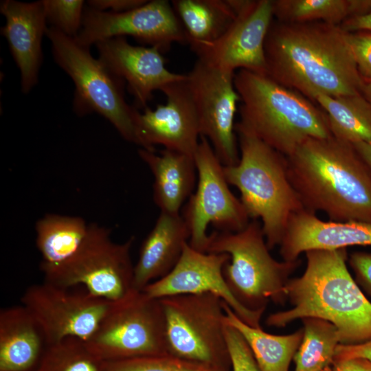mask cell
<instances>
[{
  "instance_id": "cell-10",
  "label": "cell",
  "mask_w": 371,
  "mask_h": 371,
  "mask_svg": "<svg viewBox=\"0 0 371 371\" xmlns=\"http://www.w3.org/2000/svg\"><path fill=\"white\" fill-rule=\"evenodd\" d=\"M85 343L102 361L168 353L164 314L159 299L135 291L114 302Z\"/></svg>"
},
{
  "instance_id": "cell-42",
  "label": "cell",
  "mask_w": 371,
  "mask_h": 371,
  "mask_svg": "<svg viewBox=\"0 0 371 371\" xmlns=\"http://www.w3.org/2000/svg\"><path fill=\"white\" fill-rule=\"evenodd\" d=\"M323 371H333L331 366L326 368Z\"/></svg>"
},
{
  "instance_id": "cell-9",
  "label": "cell",
  "mask_w": 371,
  "mask_h": 371,
  "mask_svg": "<svg viewBox=\"0 0 371 371\" xmlns=\"http://www.w3.org/2000/svg\"><path fill=\"white\" fill-rule=\"evenodd\" d=\"M168 353L231 370L223 301L212 293L159 299Z\"/></svg>"
},
{
  "instance_id": "cell-24",
  "label": "cell",
  "mask_w": 371,
  "mask_h": 371,
  "mask_svg": "<svg viewBox=\"0 0 371 371\" xmlns=\"http://www.w3.org/2000/svg\"><path fill=\"white\" fill-rule=\"evenodd\" d=\"M190 48L216 41L236 17L229 0L171 1Z\"/></svg>"
},
{
  "instance_id": "cell-11",
  "label": "cell",
  "mask_w": 371,
  "mask_h": 371,
  "mask_svg": "<svg viewBox=\"0 0 371 371\" xmlns=\"http://www.w3.org/2000/svg\"><path fill=\"white\" fill-rule=\"evenodd\" d=\"M198 176L196 189L181 214L190 232L189 245L205 252L210 225L217 231L237 232L247 227L249 217L240 199L229 188L223 165L210 143L201 136L194 155Z\"/></svg>"
},
{
  "instance_id": "cell-16",
  "label": "cell",
  "mask_w": 371,
  "mask_h": 371,
  "mask_svg": "<svg viewBox=\"0 0 371 371\" xmlns=\"http://www.w3.org/2000/svg\"><path fill=\"white\" fill-rule=\"evenodd\" d=\"M229 259L227 254L199 251L188 243L174 269L164 277L147 285L142 291L155 299L181 294L212 293L226 303L243 322L260 328V322L264 312L251 311L242 306L227 286L223 267Z\"/></svg>"
},
{
  "instance_id": "cell-14",
  "label": "cell",
  "mask_w": 371,
  "mask_h": 371,
  "mask_svg": "<svg viewBox=\"0 0 371 371\" xmlns=\"http://www.w3.org/2000/svg\"><path fill=\"white\" fill-rule=\"evenodd\" d=\"M130 36L142 43L168 52L173 43L188 44L183 26L171 2L146 1L124 12L100 11L91 8L84 10L82 27L76 39L90 47L99 41Z\"/></svg>"
},
{
  "instance_id": "cell-3",
  "label": "cell",
  "mask_w": 371,
  "mask_h": 371,
  "mask_svg": "<svg viewBox=\"0 0 371 371\" xmlns=\"http://www.w3.org/2000/svg\"><path fill=\"white\" fill-rule=\"evenodd\" d=\"M306 267L290 278L285 291L292 308L270 314L269 326L284 327L296 319L316 317L336 326L340 344L371 340V302L350 275L346 248L305 252Z\"/></svg>"
},
{
  "instance_id": "cell-27",
  "label": "cell",
  "mask_w": 371,
  "mask_h": 371,
  "mask_svg": "<svg viewBox=\"0 0 371 371\" xmlns=\"http://www.w3.org/2000/svg\"><path fill=\"white\" fill-rule=\"evenodd\" d=\"M89 224L81 217L47 214L36 223L41 264L52 265L70 258L85 240Z\"/></svg>"
},
{
  "instance_id": "cell-31",
  "label": "cell",
  "mask_w": 371,
  "mask_h": 371,
  "mask_svg": "<svg viewBox=\"0 0 371 371\" xmlns=\"http://www.w3.org/2000/svg\"><path fill=\"white\" fill-rule=\"evenodd\" d=\"M102 371H231L166 353L120 361H103Z\"/></svg>"
},
{
  "instance_id": "cell-34",
  "label": "cell",
  "mask_w": 371,
  "mask_h": 371,
  "mask_svg": "<svg viewBox=\"0 0 371 371\" xmlns=\"http://www.w3.org/2000/svg\"><path fill=\"white\" fill-rule=\"evenodd\" d=\"M347 36L361 75L363 78H371V32H348Z\"/></svg>"
},
{
  "instance_id": "cell-32",
  "label": "cell",
  "mask_w": 371,
  "mask_h": 371,
  "mask_svg": "<svg viewBox=\"0 0 371 371\" xmlns=\"http://www.w3.org/2000/svg\"><path fill=\"white\" fill-rule=\"evenodd\" d=\"M47 21L63 34L76 37L82 24V0H42Z\"/></svg>"
},
{
  "instance_id": "cell-36",
  "label": "cell",
  "mask_w": 371,
  "mask_h": 371,
  "mask_svg": "<svg viewBox=\"0 0 371 371\" xmlns=\"http://www.w3.org/2000/svg\"><path fill=\"white\" fill-rule=\"evenodd\" d=\"M363 358L371 361V340L355 345L339 344L335 350L334 360Z\"/></svg>"
},
{
  "instance_id": "cell-22",
  "label": "cell",
  "mask_w": 371,
  "mask_h": 371,
  "mask_svg": "<svg viewBox=\"0 0 371 371\" xmlns=\"http://www.w3.org/2000/svg\"><path fill=\"white\" fill-rule=\"evenodd\" d=\"M38 325L21 304L0 311V371L36 369L46 347Z\"/></svg>"
},
{
  "instance_id": "cell-20",
  "label": "cell",
  "mask_w": 371,
  "mask_h": 371,
  "mask_svg": "<svg viewBox=\"0 0 371 371\" xmlns=\"http://www.w3.org/2000/svg\"><path fill=\"white\" fill-rule=\"evenodd\" d=\"M356 245L371 246V223L325 221L315 213L303 210L290 219L280 244V253L283 260L292 262L309 250Z\"/></svg>"
},
{
  "instance_id": "cell-7",
  "label": "cell",
  "mask_w": 371,
  "mask_h": 371,
  "mask_svg": "<svg viewBox=\"0 0 371 371\" xmlns=\"http://www.w3.org/2000/svg\"><path fill=\"white\" fill-rule=\"evenodd\" d=\"M54 58L75 85L74 107L79 115L97 113L106 119L126 141L142 147L138 128L140 112L126 102L124 82L114 75L89 47L54 27H48Z\"/></svg>"
},
{
  "instance_id": "cell-6",
  "label": "cell",
  "mask_w": 371,
  "mask_h": 371,
  "mask_svg": "<svg viewBox=\"0 0 371 371\" xmlns=\"http://www.w3.org/2000/svg\"><path fill=\"white\" fill-rule=\"evenodd\" d=\"M205 252L227 254L223 276L232 294L246 309L265 312L269 301L284 304L285 286L300 260L278 261L270 254L262 225L253 219L237 232L209 234Z\"/></svg>"
},
{
  "instance_id": "cell-17",
  "label": "cell",
  "mask_w": 371,
  "mask_h": 371,
  "mask_svg": "<svg viewBox=\"0 0 371 371\" xmlns=\"http://www.w3.org/2000/svg\"><path fill=\"white\" fill-rule=\"evenodd\" d=\"M186 78L161 89L166 99L165 104L157 105L155 109L147 106L139 113L141 148L155 151V146L158 144L164 149L194 157L201 135Z\"/></svg>"
},
{
  "instance_id": "cell-37",
  "label": "cell",
  "mask_w": 371,
  "mask_h": 371,
  "mask_svg": "<svg viewBox=\"0 0 371 371\" xmlns=\"http://www.w3.org/2000/svg\"><path fill=\"white\" fill-rule=\"evenodd\" d=\"M145 0H91L88 1L89 8L105 11L111 9L112 12H124L134 9L142 4Z\"/></svg>"
},
{
  "instance_id": "cell-4",
  "label": "cell",
  "mask_w": 371,
  "mask_h": 371,
  "mask_svg": "<svg viewBox=\"0 0 371 371\" xmlns=\"http://www.w3.org/2000/svg\"><path fill=\"white\" fill-rule=\"evenodd\" d=\"M234 82L241 102L235 128L286 157L308 139L333 136L326 114L300 93L244 69L235 73Z\"/></svg>"
},
{
  "instance_id": "cell-40",
  "label": "cell",
  "mask_w": 371,
  "mask_h": 371,
  "mask_svg": "<svg viewBox=\"0 0 371 371\" xmlns=\"http://www.w3.org/2000/svg\"><path fill=\"white\" fill-rule=\"evenodd\" d=\"M371 172V142L353 144Z\"/></svg>"
},
{
  "instance_id": "cell-15",
  "label": "cell",
  "mask_w": 371,
  "mask_h": 371,
  "mask_svg": "<svg viewBox=\"0 0 371 371\" xmlns=\"http://www.w3.org/2000/svg\"><path fill=\"white\" fill-rule=\"evenodd\" d=\"M236 17L216 41L192 47L198 59L235 73L267 75L265 39L273 22V0H229Z\"/></svg>"
},
{
  "instance_id": "cell-1",
  "label": "cell",
  "mask_w": 371,
  "mask_h": 371,
  "mask_svg": "<svg viewBox=\"0 0 371 371\" xmlns=\"http://www.w3.org/2000/svg\"><path fill=\"white\" fill-rule=\"evenodd\" d=\"M340 25L273 21L265 53L267 76L311 101L318 95L361 93V75Z\"/></svg>"
},
{
  "instance_id": "cell-12",
  "label": "cell",
  "mask_w": 371,
  "mask_h": 371,
  "mask_svg": "<svg viewBox=\"0 0 371 371\" xmlns=\"http://www.w3.org/2000/svg\"><path fill=\"white\" fill-rule=\"evenodd\" d=\"M234 75L198 58L186 74L200 135L209 141L224 166L236 165L240 159L234 123L240 97Z\"/></svg>"
},
{
  "instance_id": "cell-39",
  "label": "cell",
  "mask_w": 371,
  "mask_h": 371,
  "mask_svg": "<svg viewBox=\"0 0 371 371\" xmlns=\"http://www.w3.org/2000/svg\"><path fill=\"white\" fill-rule=\"evenodd\" d=\"M340 27L346 32L368 31L371 32V12L365 15L348 19Z\"/></svg>"
},
{
  "instance_id": "cell-29",
  "label": "cell",
  "mask_w": 371,
  "mask_h": 371,
  "mask_svg": "<svg viewBox=\"0 0 371 371\" xmlns=\"http://www.w3.org/2000/svg\"><path fill=\"white\" fill-rule=\"evenodd\" d=\"M303 337L293 357V371H323L331 366L340 344L337 328L332 323L316 317H306Z\"/></svg>"
},
{
  "instance_id": "cell-18",
  "label": "cell",
  "mask_w": 371,
  "mask_h": 371,
  "mask_svg": "<svg viewBox=\"0 0 371 371\" xmlns=\"http://www.w3.org/2000/svg\"><path fill=\"white\" fill-rule=\"evenodd\" d=\"M95 45L98 58L126 83L135 103L144 109L155 91L186 77L169 71L163 53L156 47L131 45L124 36L107 38Z\"/></svg>"
},
{
  "instance_id": "cell-19",
  "label": "cell",
  "mask_w": 371,
  "mask_h": 371,
  "mask_svg": "<svg viewBox=\"0 0 371 371\" xmlns=\"http://www.w3.org/2000/svg\"><path fill=\"white\" fill-rule=\"evenodd\" d=\"M0 11L6 21L1 34L20 71L22 91L27 93L37 83L43 60L42 38L47 29L43 1L3 0Z\"/></svg>"
},
{
  "instance_id": "cell-28",
  "label": "cell",
  "mask_w": 371,
  "mask_h": 371,
  "mask_svg": "<svg viewBox=\"0 0 371 371\" xmlns=\"http://www.w3.org/2000/svg\"><path fill=\"white\" fill-rule=\"evenodd\" d=\"M371 12V0H273V17L282 23L322 21L340 25Z\"/></svg>"
},
{
  "instance_id": "cell-2",
  "label": "cell",
  "mask_w": 371,
  "mask_h": 371,
  "mask_svg": "<svg viewBox=\"0 0 371 371\" xmlns=\"http://www.w3.org/2000/svg\"><path fill=\"white\" fill-rule=\"evenodd\" d=\"M286 160L305 210L322 211L333 221L371 223V172L353 144L311 138Z\"/></svg>"
},
{
  "instance_id": "cell-8",
  "label": "cell",
  "mask_w": 371,
  "mask_h": 371,
  "mask_svg": "<svg viewBox=\"0 0 371 371\" xmlns=\"http://www.w3.org/2000/svg\"><path fill=\"white\" fill-rule=\"evenodd\" d=\"M133 242L132 236L115 243L110 229L89 224L85 240L70 258L56 265L41 264L44 281L65 288L82 286L95 297L122 300L135 291L131 256Z\"/></svg>"
},
{
  "instance_id": "cell-30",
  "label": "cell",
  "mask_w": 371,
  "mask_h": 371,
  "mask_svg": "<svg viewBox=\"0 0 371 371\" xmlns=\"http://www.w3.org/2000/svg\"><path fill=\"white\" fill-rule=\"evenodd\" d=\"M102 363L85 341L69 337L46 345L35 371H102Z\"/></svg>"
},
{
  "instance_id": "cell-21",
  "label": "cell",
  "mask_w": 371,
  "mask_h": 371,
  "mask_svg": "<svg viewBox=\"0 0 371 371\" xmlns=\"http://www.w3.org/2000/svg\"><path fill=\"white\" fill-rule=\"evenodd\" d=\"M190 236L188 227L180 213L161 212L144 240L134 265L135 290L142 291L168 274L180 260Z\"/></svg>"
},
{
  "instance_id": "cell-35",
  "label": "cell",
  "mask_w": 371,
  "mask_h": 371,
  "mask_svg": "<svg viewBox=\"0 0 371 371\" xmlns=\"http://www.w3.org/2000/svg\"><path fill=\"white\" fill-rule=\"evenodd\" d=\"M348 262L355 273V281L371 297V253L354 252Z\"/></svg>"
},
{
  "instance_id": "cell-23",
  "label": "cell",
  "mask_w": 371,
  "mask_h": 371,
  "mask_svg": "<svg viewBox=\"0 0 371 371\" xmlns=\"http://www.w3.org/2000/svg\"><path fill=\"white\" fill-rule=\"evenodd\" d=\"M138 153L153 175V199L161 212L180 213L195 185L194 157L168 149L156 154L140 148Z\"/></svg>"
},
{
  "instance_id": "cell-33",
  "label": "cell",
  "mask_w": 371,
  "mask_h": 371,
  "mask_svg": "<svg viewBox=\"0 0 371 371\" xmlns=\"http://www.w3.org/2000/svg\"><path fill=\"white\" fill-rule=\"evenodd\" d=\"M225 332L231 371H260L251 350L241 333L227 322Z\"/></svg>"
},
{
  "instance_id": "cell-5",
  "label": "cell",
  "mask_w": 371,
  "mask_h": 371,
  "mask_svg": "<svg viewBox=\"0 0 371 371\" xmlns=\"http://www.w3.org/2000/svg\"><path fill=\"white\" fill-rule=\"evenodd\" d=\"M240 159L223 166L229 184L236 187L249 218L260 219L269 249L280 245L291 217L304 210L287 171L286 157L254 135L235 128Z\"/></svg>"
},
{
  "instance_id": "cell-13",
  "label": "cell",
  "mask_w": 371,
  "mask_h": 371,
  "mask_svg": "<svg viewBox=\"0 0 371 371\" xmlns=\"http://www.w3.org/2000/svg\"><path fill=\"white\" fill-rule=\"evenodd\" d=\"M70 289L44 281L30 286L22 295V305L38 325L47 345L69 337L87 341L114 303Z\"/></svg>"
},
{
  "instance_id": "cell-41",
  "label": "cell",
  "mask_w": 371,
  "mask_h": 371,
  "mask_svg": "<svg viewBox=\"0 0 371 371\" xmlns=\"http://www.w3.org/2000/svg\"><path fill=\"white\" fill-rule=\"evenodd\" d=\"M361 93L371 104V78L363 77V85Z\"/></svg>"
},
{
  "instance_id": "cell-38",
  "label": "cell",
  "mask_w": 371,
  "mask_h": 371,
  "mask_svg": "<svg viewBox=\"0 0 371 371\" xmlns=\"http://www.w3.org/2000/svg\"><path fill=\"white\" fill-rule=\"evenodd\" d=\"M333 371H371V361L363 358L335 360Z\"/></svg>"
},
{
  "instance_id": "cell-25",
  "label": "cell",
  "mask_w": 371,
  "mask_h": 371,
  "mask_svg": "<svg viewBox=\"0 0 371 371\" xmlns=\"http://www.w3.org/2000/svg\"><path fill=\"white\" fill-rule=\"evenodd\" d=\"M225 321L236 328L249 345L260 371H289V366L301 344L303 328L293 333L276 335L240 320L225 302Z\"/></svg>"
},
{
  "instance_id": "cell-26",
  "label": "cell",
  "mask_w": 371,
  "mask_h": 371,
  "mask_svg": "<svg viewBox=\"0 0 371 371\" xmlns=\"http://www.w3.org/2000/svg\"><path fill=\"white\" fill-rule=\"evenodd\" d=\"M313 102L326 114L334 137L351 144L371 142V104L361 93L318 95Z\"/></svg>"
}]
</instances>
